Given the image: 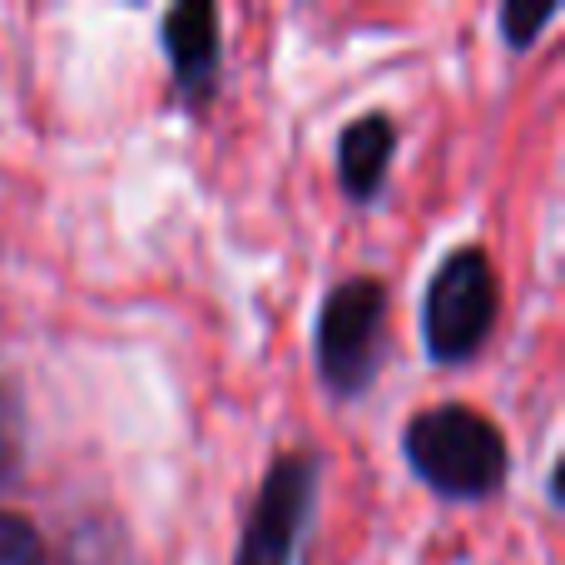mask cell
<instances>
[{
	"instance_id": "1",
	"label": "cell",
	"mask_w": 565,
	"mask_h": 565,
	"mask_svg": "<svg viewBox=\"0 0 565 565\" xmlns=\"http://www.w3.org/2000/svg\"><path fill=\"white\" fill-rule=\"evenodd\" d=\"M407 461L441 497H487L507 477V441L471 407H427L407 427Z\"/></svg>"
},
{
	"instance_id": "2",
	"label": "cell",
	"mask_w": 565,
	"mask_h": 565,
	"mask_svg": "<svg viewBox=\"0 0 565 565\" xmlns=\"http://www.w3.org/2000/svg\"><path fill=\"white\" fill-rule=\"evenodd\" d=\"M382 322H387V292L377 278H348L328 292L318 318V362L332 392H358L377 372Z\"/></svg>"
},
{
	"instance_id": "3",
	"label": "cell",
	"mask_w": 565,
	"mask_h": 565,
	"mask_svg": "<svg viewBox=\"0 0 565 565\" xmlns=\"http://www.w3.org/2000/svg\"><path fill=\"white\" fill-rule=\"evenodd\" d=\"M497 322V274L481 248H457L427 288V348L441 362H461Z\"/></svg>"
},
{
	"instance_id": "4",
	"label": "cell",
	"mask_w": 565,
	"mask_h": 565,
	"mask_svg": "<svg viewBox=\"0 0 565 565\" xmlns=\"http://www.w3.org/2000/svg\"><path fill=\"white\" fill-rule=\"evenodd\" d=\"M312 487H318V467L312 457H278L268 471L264 491H258L254 511H248L244 541H238L234 565H292L298 531L312 511Z\"/></svg>"
},
{
	"instance_id": "5",
	"label": "cell",
	"mask_w": 565,
	"mask_h": 565,
	"mask_svg": "<svg viewBox=\"0 0 565 565\" xmlns=\"http://www.w3.org/2000/svg\"><path fill=\"white\" fill-rule=\"evenodd\" d=\"M164 50L184 95H209L218 70V10L214 6H179L164 20Z\"/></svg>"
},
{
	"instance_id": "6",
	"label": "cell",
	"mask_w": 565,
	"mask_h": 565,
	"mask_svg": "<svg viewBox=\"0 0 565 565\" xmlns=\"http://www.w3.org/2000/svg\"><path fill=\"white\" fill-rule=\"evenodd\" d=\"M392 145H397V129L382 115H362L358 125H348V135H342V145H338V169H342L348 194H358V199L377 194L382 174H387Z\"/></svg>"
},
{
	"instance_id": "7",
	"label": "cell",
	"mask_w": 565,
	"mask_h": 565,
	"mask_svg": "<svg viewBox=\"0 0 565 565\" xmlns=\"http://www.w3.org/2000/svg\"><path fill=\"white\" fill-rule=\"evenodd\" d=\"M0 565H45V541L25 516L0 511Z\"/></svg>"
},
{
	"instance_id": "8",
	"label": "cell",
	"mask_w": 565,
	"mask_h": 565,
	"mask_svg": "<svg viewBox=\"0 0 565 565\" xmlns=\"http://www.w3.org/2000/svg\"><path fill=\"white\" fill-rule=\"evenodd\" d=\"M20 451H25V427H20V407L6 387H0V481L15 477Z\"/></svg>"
},
{
	"instance_id": "9",
	"label": "cell",
	"mask_w": 565,
	"mask_h": 565,
	"mask_svg": "<svg viewBox=\"0 0 565 565\" xmlns=\"http://www.w3.org/2000/svg\"><path fill=\"white\" fill-rule=\"evenodd\" d=\"M551 15H556V6H536V10L507 6V10H501V25H507V40H511V45H531V40H536V30L546 25Z\"/></svg>"
}]
</instances>
